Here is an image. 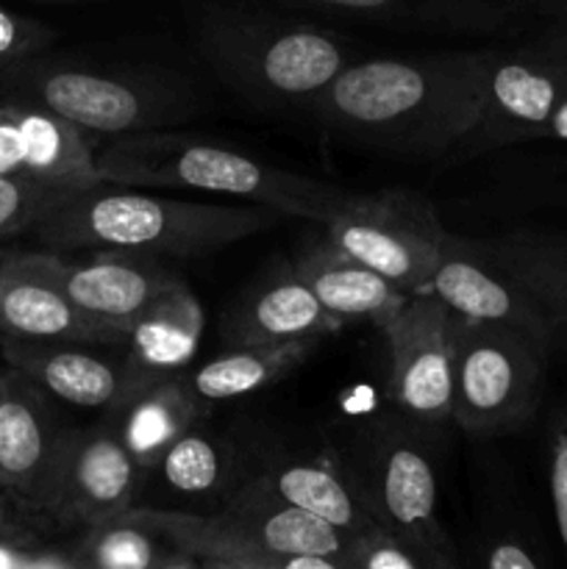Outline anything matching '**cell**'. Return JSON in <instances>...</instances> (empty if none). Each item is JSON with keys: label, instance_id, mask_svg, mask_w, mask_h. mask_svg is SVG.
Listing matches in <instances>:
<instances>
[{"label": "cell", "instance_id": "1", "mask_svg": "<svg viewBox=\"0 0 567 569\" xmlns=\"http://www.w3.org/2000/svg\"><path fill=\"white\" fill-rule=\"evenodd\" d=\"M481 50L350 61L309 106L331 137L395 156L461 148L478 122Z\"/></svg>", "mask_w": 567, "mask_h": 569}, {"label": "cell", "instance_id": "2", "mask_svg": "<svg viewBox=\"0 0 567 569\" xmlns=\"http://www.w3.org/2000/svg\"><path fill=\"white\" fill-rule=\"evenodd\" d=\"M278 220L281 214L267 206L192 203L98 181L56 200L31 228V237L56 253L117 248L189 259L242 242Z\"/></svg>", "mask_w": 567, "mask_h": 569}, {"label": "cell", "instance_id": "3", "mask_svg": "<svg viewBox=\"0 0 567 569\" xmlns=\"http://www.w3.org/2000/svg\"><path fill=\"white\" fill-rule=\"evenodd\" d=\"M94 167L106 183L231 194L267 206L281 217H304L320 226L337 214L350 194L348 189L256 159L233 144L170 128L100 139L94 144Z\"/></svg>", "mask_w": 567, "mask_h": 569}, {"label": "cell", "instance_id": "4", "mask_svg": "<svg viewBox=\"0 0 567 569\" xmlns=\"http://www.w3.org/2000/svg\"><path fill=\"white\" fill-rule=\"evenodd\" d=\"M0 94L33 100L94 139L170 128L195 111V100L167 78L109 70L48 50L11 67L0 78Z\"/></svg>", "mask_w": 567, "mask_h": 569}, {"label": "cell", "instance_id": "5", "mask_svg": "<svg viewBox=\"0 0 567 569\" xmlns=\"http://www.w3.org/2000/svg\"><path fill=\"white\" fill-rule=\"evenodd\" d=\"M200 50L233 92L265 109L309 106L350 64L337 33L242 14L211 17Z\"/></svg>", "mask_w": 567, "mask_h": 569}, {"label": "cell", "instance_id": "6", "mask_svg": "<svg viewBox=\"0 0 567 569\" xmlns=\"http://www.w3.org/2000/svg\"><path fill=\"white\" fill-rule=\"evenodd\" d=\"M548 348L520 328L454 315L450 420L470 433L509 431L531 420Z\"/></svg>", "mask_w": 567, "mask_h": 569}, {"label": "cell", "instance_id": "7", "mask_svg": "<svg viewBox=\"0 0 567 569\" xmlns=\"http://www.w3.org/2000/svg\"><path fill=\"white\" fill-rule=\"evenodd\" d=\"M354 481L381 526L398 533L428 569H454L456 548L437 515V476L428 450L392 420L367 431Z\"/></svg>", "mask_w": 567, "mask_h": 569}, {"label": "cell", "instance_id": "8", "mask_svg": "<svg viewBox=\"0 0 567 569\" xmlns=\"http://www.w3.org/2000/svg\"><path fill=\"white\" fill-rule=\"evenodd\" d=\"M322 228L345 253L409 295L426 292L434 264L450 237L437 211L420 194L404 189L350 192Z\"/></svg>", "mask_w": 567, "mask_h": 569}, {"label": "cell", "instance_id": "9", "mask_svg": "<svg viewBox=\"0 0 567 569\" xmlns=\"http://www.w3.org/2000/svg\"><path fill=\"white\" fill-rule=\"evenodd\" d=\"M565 92L567 42L556 33L534 48L481 50L478 122L465 144L506 148L539 139Z\"/></svg>", "mask_w": 567, "mask_h": 569}, {"label": "cell", "instance_id": "10", "mask_svg": "<svg viewBox=\"0 0 567 569\" xmlns=\"http://www.w3.org/2000/svg\"><path fill=\"white\" fill-rule=\"evenodd\" d=\"M142 478L145 472L111 420L87 431H64L37 511H44L61 526L87 528L131 509Z\"/></svg>", "mask_w": 567, "mask_h": 569}, {"label": "cell", "instance_id": "11", "mask_svg": "<svg viewBox=\"0 0 567 569\" xmlns=\"http://www.w3.org/2000/svg\"><path fill=\"white\" fill-rule=\"evenodd\" d=\"M389 348V395L420 426H442L454 403V311L431 292L409 303L381 328Z\"/></svg>", "mask_w": 567, "mask_h": 569}, {"label": "cell", "instance_id": "12", "mask_svg": "<svg viewBox=\"0 0 567 569\" xmlns=\"http://www.w3.org/2000/svg\"><path fill=\"white\" fill-rule=\"evenodd\" d=\"M0 337L22 342L122 345L126 333L83 315L64 292L56 253L0 256Z\"/></svg>", "mask_w": 567, "mask_h": 569}, {"label": "cell", "instance_id": "13", "mask_svg": "<svg viewBox=\"0 0 567 569\" xmlns=\"http://www.w3.org/2000/svg\"><path fill=\"white\" fill-rule=\"evenodd\" d=\"M98 142L33 100L0 94V178L61 189L89 187L100 181Z\"/></svg>", "mask_w": 567, "mask_h": 569}, {"label": "cell", "instance_id": "14", "mask_svg": "<svg viewBox=\"0 0 567 569\" xmlns=\"http://www.w3.org/2000/svg\"><path fill=\"white\" fill-rule=\"evenodd\" d=\"M426 292L442 300L456 317L520 328L543 339L545 345L554 342L559 331L550 311L526 283L500 270L487 256H481L476 244L454 233L434 264Z\"/></svg>", "mask_w": 567, "mask_h": 569}, {"label": "cell", "instance_id": "15", "mask_svg": "<svg viewBox=\"0 0 567 569\" xmlns=\"http://www.w3.org/2000/svg\"><path fill=\"white\" fill-rule=\"evenodd\" d=\"M56 272L83 315L120 333H128L156 295L181 281L161 256L117 248H94L92 256L78 261H64L56 253Z\"/></svg>", "mask_w": 567, "mask_h": 569}, {"label": "cell", "instance_id": "16", "mask_svg": "<svg viewBox=\"0 0 567 569\" xmlns=\"http://www.w3.org/2000/svg\"><path fill=\"white\" fill-rule=\"evenodd\" d=\"M61 437L50 395L14 367L0 372V495L37 509Z\"/></svg>", "mask_w": 567, "mask_h": 569}, {"label": "cell", "instance_id": "17", "mask_svg": "<svg viewBox=\"0 0 567 569\" xmlns=\"http://www.w3.org/2000/svg\"><path fill=\"white\" fill-rule=\"evenodd\" d=\"M220 517L270 553L300 559L309 569H350L348 533L284 500L259 476L228 498Z\"/></svg>", "mask_w": 567, "mask_h": 569}, {"label": "cell", "instance_id": "18", "mask_svg": "<svg viewBox=\"0 0 567 569\" xmlns=\"http://www.w3.org/2000/svg\"><path fill=\"white\" fill-rule=\"evenodd\" d=\"M203 326L206 317L200 300L183 281H176L165 292L156 295L122 339L126 398L150 383L187 372L200 348Z\"/></svg>", "mask_w": 567, "mask_h": 569}, {"label": "cell", "instance_id": "19", "mask_svg": "<svg viewBox=\"0 0 567 569\" xmlns=\"http://www.w3.org/2000/svg\"><path fill=\"white\" fill-rule=\"evenodd\" d=\"M342 326L322 309L295 267H278L228 309L220 331L228 345H281L331 337Z\"/></svg>", "mask_w": 567, "mask_h": 569}, {"label": "cell", "instance_id": "20", "mask_svg": "<svg viewBox=\"0 0 567 569\" xmlns=\"http://www.w3.org/2000/svg\"><path fill=\"white\" fill-rule=\"evenodd\" d=\"M87 342H22L0 337L6 365L31 378L50 398L76 409L115 411L126 400L128 383L122 365L100 356Z\"/></svg>", "mask_w": 567, "mask_h": 569}, {"label": "cell", "instance_id": "21", "mask_svg": "<svg viewBox=\"0 0 567 569\" xmlns=\"http://www.w3.org/2000/svg\"><path fill=\"white\" fill-rule=\"evenodd\" d=\"M292 267L320 300L322 309L342 322L367 320L384 328L411 298L409 292L378 276L372 267L345 253L328 237L306 248Z\"/></svg>", "mask_w": 567, "mask_h": 569}, {"label": "cell", "instance_id": "22", "mask_svg": "<svg viewBox=\"0 0 567 569\" xmlns=\"http://www.w3.org/2000/svg\"><path fill=\"white\" fill-rule=\"evenodd\" d=\"M206 406L195 398L187 378L176 376L156 381L122 400L115 411V428L122 445L133 456L139 470L148 476L159 465L161 453L181 437L187 428L206 417Z\"/></svg>", "mask_w": 567, "mask_h": 569}, {"label": "cell", "instance_id": "23", "mask_svg": "<svg viewBox=\"0 0 567 569\" xmlns=\"http://www.w3.org/2000/svg\"><path fill=\"white\" fill-rule=\"evenodd\" d=\"M133 515L165 533L178 550L198 561L200 569H309L306 561L276 556L228 526L220 515H192L181 509L131 506Z\"/></svg>", "mask_w": 567, "mask_h": 569}, {"label": "cell", "instance_id": "24", "mask_svg": "<svg viewBox=\"0 0 567 569\" xmlns=\"http://www.w3.org/2000/svg\"><path fill=\"white\" fill-rule=\"evenodd\" d=\"M259 478L284 500L348 533V539L381 526L354 476L345 478L326 461H276L259 472Z\"/></svg>", "mask_w": 567, "mask_h": 569}, {"label": "cell", "instance_id": "25", "mask_svg": "<svg viewBox=\"0 0 567 569\" xmlns=\"http://www.w3.org/2000/svg\"><path fill=\"white\" fill-rule=\"evenodd\" d=\"M320 339H298L281 345H231V350L215 356L200 367L183 372L195 398L209 409L222 400L245 398L256 389L270 387L278 378L289 376L315 353Z\"/></svg>", "mask_w": 567, "mask_h": 569}, {"label": "cell", "instance_id": "26", "mask_svg": "<svg viewBox=\"0 0 567 569\" xmlns=\"http://www.w3.org/2000/svg\"><path fill=\"white\" fill-rule=\"evenodd\" d=\"M72 553L78 569H198V561L133 515V509L83 528Z\"/></svg>", "mask_w": 567, "mask_h": 569}, {"label": "cell", "instance_id": "27", "mask_svg": "<svg viewBox=\"0 0 567 569\" xmlns=\"http://www.w3.org/2000/svg\"><path fill=\"white\" fill-rule=\"evenodd\" d=\"M322 14L354 17L384 26L489 31L509 20V9L493 0H284Z\"/></svg>", "mask_w": 567, "mask_h": 569}, {"label": "cell", "instance_id": "28", "mask_svg": "<svg viewBox=\"0 0 567 569\" xmlns=\"http://www.w3.org/2000/svg\"><path fill=\"white\" fill-rule=\"evenodd\" d=\"M231 470V445L222 437H217V433L200 428V422L187 428L161 453L159 465L153 467V472H159L165 487L183 495V498H200V495L220 492L226 487Z\"/></svg>", "mask_w": 567, "mask_h": 569}, {"label": "cell", "instance_id": "29", "mask_svg": "<svg viewBox=\"0 0 567 569\" xmlns=\"http://www.w3.org/2000/svg\"><path fill=\"white\" fill-rule=\"evenodd\" d=\"M476 248L528 289H567V231L515 233Z\"/></svg>", "mask_w": 567, "mask_h": 569}, {"label": "cell", "instance_id": "30", "mask_svg": "<svg viewBox=\"0 0 567 569\" xmlns=\"http://www.w3.org/2000/svg\"><path fill=\"white\" fill-rule=\"evenodd\" d=\"M67 192L72 189L20 181V178H0V242L20 237V233H31L44 211Z\"/></svg>", "mask_w": 567, "mask_h": 569}, {"label": "cell", "instance_id": "31", "mask_svg": "<svg viewBox=\"0 0 567 569\" xmlns=\"http://www.w3.org/2000/svg\"><path fill=\"white\" fill-rule=\"evenodd\" d=\"M350 569H428L426 561L387 526H372L348 539Z\"/></svg>", "mask_w": 567, "mask_h": 569}, {"label": "cell", "instance_id": "32", "mask_svg": "<svg viewBox=\"0 0 567 569\" xmlns=\"http://www.w3.org/2000/svg\"><path fill=\"white\" fill-rule=\"evenodd\" d=\"M56 33L44 22L22 17L0 6V78L28 56H37L53 44Z\"/></svg>", "mask_w": 567, "mask_h": 569}, {"label": "cell", "instance_id": "33", "mask_svg": "<svg viewBox=\"0 0 567 569\" xmlns=\"http://www.w3.org/2000/svg\"><path fill=\"white\" fill-rule=\"evenodd\" d=\"M548 489L556 531L567 553V398L556 406L548 426Z\"/></svg>", "mask_w": 567, "mask_h": 569}, {"label": "cell", "instance_id": "34", "mask_svg": "<svg viewBox=\"0 0 567 569\" xmlns=\"http://www.w3.org/2000/svg\"><path fill=\"white\" fill-rule=\"evenodd\" d=\"M0 569H78L70 548L39 542L37 533L0 542Z\"/></svg>", "mask_w": 567, "mask_h": 569}, {"label": "cell", "instance_id": "35", "mask_svg": "<svg viewBox=\"0 0 567 569\" xmlns=\"http://www.w3.org/2000/svg\"><path fill=\"white\" fill-rule=\"evenodd\" d=\"M543 561L545 559L537 553L534 545L523 542L520 537H511V533L487 537L476 556V565L487 569H537L543 567Z\"/></svg>", "mask_w": 567, "mask_h": 569}, {"label": "cell", "instance_id": "36", "mask_svg": "<svg viewBox=\"0 0 567 569\" xmlns=\"http://www.w3.org/2000/svg\"><path fill=\"white\" fill-rule=\"evenodd\" d=\"M554 317L556 328H567V289H531Z\"/></svg>", "mask_w": 567, "mask_h": 569}, {"label": "cell", "instance_id": "37", "mask_svg": "<svg viewBox=\"0 0 567 569\" xmlns=\"http://www.w3.org/2000/svg\"><path fill=\"white\" fill-rule=\"evenodd\" d=\"M539 139H556V142H567V92H565V98L559 100V106L554 109L550 120L545 122Z\"/></svg>", "mask_w": 567, "mask_h": 569}, {"label": "cell", "instance_id": "38", "mask_svg": "<svg viewBox=\"0 0 567 569\" xmlns=\"http://www.w3.org/2000/svg\"><path fill=\"white\" fill-rule=\"evenodd\" d=\"M28 533L33 531L26 526V522H20L14 515H11L9 503H6V495H0V542H3V539L28 537Z\"/></svg>", "mask_w": 567, "mask_h": 569}, {"label": "cell", "instance_id": "39", "mask_svg": "<svg viewBox=\"0 0 567 569\" xmlns=\"http://www.w3.org/2000/svg\"><path fill=\"white\" fill-rule=\"evenodd\" d=\"M556 14H559V31H556V37H561L567 42V0H559V3H554Z\"/></svg>", "mask_w": 567, "mask_h": 569}, {"label": "cell", "instance_id": "40", "mask_svg": "<svg viewBox=\"0 0 567 569\" xmlns=\"http://www.w3.org/2000/svg\"><path fill=\"white\" fill-rule=\"evenodd\" d=\"M548 3H550V6H554V3H559V0H548Z\"/></svg>", "mask_w": 567, "mask_h": 569}]
</instances>
